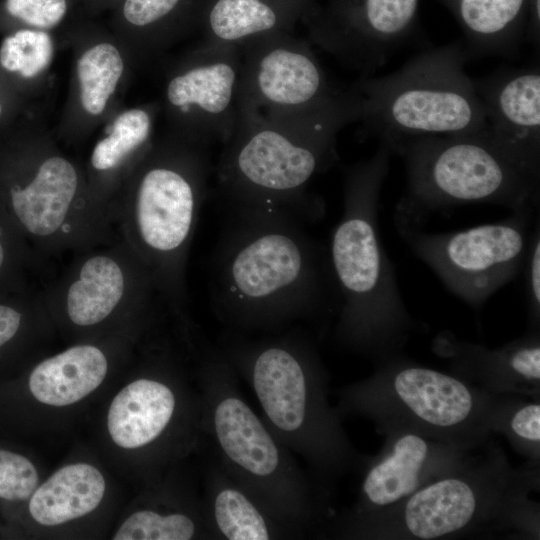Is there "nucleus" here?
I'll return each instance as SVG.
<instances>
[{
    "label": "nucleus",
    "instance_id": "obj_1",
    "mask_svg": "<svg viewBox=\"0 0 540 540\" xmlns=\"http://www.w3.org/2000/svg\"><path fill=\"white\" fill-rule=\"evenodd\" d=\"M212 255L211 304L226 329L277 333L334 309L328 247L281 210L228 206Z\"/></svg>",
    "mask_w": 540,
    "mask_h": 540
},
{
    "label": "nucleus",
    "instance_id": "obj_2",
    "mask_svg": "<svg viewBox=\"0 0 540 540\" xmlns=\"http://www.w3.org/2000/svg\"><path fill=\"white\" fill-rule=\"evenodd\" d=\"M237 116L215 168L227 205L281 210L305 224L321 218L324 202L307 186L338 161L340 131L358 122V98L351 86L307 109L240 110Z\"/></svg>",
    "mask_w": 540,
    "mask_h": 540
},
{
    "label": "nucleus",
    "instance_id": "obj_3",
    "mask_svg": "<svg viewBox=\"0 0 540 540\" xmlns=\"http://www.w3.org/2000/svg\"><path fill=\"white\" fill-rule=\"evenodd\" d=\"M259 404L275 437L304 459L318 485L354 459V450L327 398V376L316 346L299 328L251 334L225 329L215 343Z\"/></svg>",
    "mask_w": 540,
    "mask_h": 540
},
{
    "label": "nucleus",
    "instance_id": "obj_4",
    "mask_svg": "<svg viewBox=\"0 0 540 540\" xmlns=\"http://www.w3.org/2000/svg\"><path fill=\"white\" fill-rule=\"evenodd\" d=\"M392 153L380 140L371 157L347 167L343 213L328 247L339 298L336 337L366 354L382 355L400 346L411 322L378 227Z\"/></svg>",
    "mask_w": 540,
    "mask_h": 540
},
{
    "label": "nucleus",
    "instance_id": "obj_5",
    "mask_svg": "<svg viewBox=\"0 0 540 540\" xmlns=\"http://www.w3.org/2000/svg\"><path fill=\"white\" fill-rule=\"evenodd\" d=\"M202 436L224 471L301 538L321 516L320 490L245 400L216 344L194 347Z\"/></svg>",
    "mask_w": 540,
    "mask_h": 540
},
{
    "label": "nucleus",
    "instance_id": "obj_6",
    "mask_svg": "<svg viewBox=\"0 0 540 540\" xmlns=\"http://www.w3.org/2000/svg\"><path fill=\"white\" fill-rule=\"evenodd\" d=\"M464 43L424 50L382 77H360L358 98L365 135L390 147L411 138L486 133L483 103L467 74Z\"/></svg>",
    "mask_w": 540,
    "mask_h": 540
},
{
    "label": "nucleus",
    "instance_id": "obj_7",
    "mask_svg": "<svg viewBox=\"0 0 540 540\" xmlns=\"http://www.w3.org/2000/svg\"><path fill=\"white\" fill-rule=\"evenodd\" d=\"M391 149L403 158L407 174L395 225L421 226L434 212L469 203L512 212L539 204L540 175L516 163L486 133L416 137Z\"/></svg>",
    "mask_w": 540,
    "mask_h": 540
},
{
    "label": "nucleus",
    "instance_id": "obj_8",
    "mask_svg": "<svg viewBox=\"0 0 540 540\" xmlns=\"http://www.w3.org/2000/svg\"><path fill=\"white\" fill-rule=\"evenodd\" d=\"M206 147L183 140L154 149L139 170L126 206L132 252L156 290L179 305L190 244L206 198Z\"/></svg>",
    "mask_w": 540,
    "mask_h": 540
},
{
    "label": "nucleus",
    "instance_id": "obj_9",
    "mask_svg": "<svg viewBox=\"0 0 540 540\" xmlns=\"http://www.w3.org/2000/svg\"><path fill=\"white\" fill-rule=\"evenodd\" d=\"M533 212L514 211L504 220L455 232L429 233L404 224L396 228L452 293L479 307L523 270Z\"/></svg>",
    "mask_w": 540,
    "mask_h": 540
},
{
    "label": "nucleus",
    "instance_id": "obj_10",
    "mask_svg": "<svg viewBox=\"0 0 540 540\" xmlns=\"http://www.w3.org/2000/svg\"><path fill=\"white\" fill-rule=\"evenodd\" d=\"M238 48V111H299L346 90L329 80L311 43L285 31L250 38Z\"/></svg>",
    "mask_w": 540,
    "mask_h": 540
},
{
    "label": "nucleus",
    "instance_id": "obj_11",
    "mask_svg": "<svg viewBox=\"0 0 540 540\" xmlns=\"http://www.w3.org/2000/svg\"><path fill=\"white\" fill-rule=\"evenodd\" d=\"M156 373L135 379L113 398L107 428L112 441L128 450H150L172 459L202 436L200 394Z\"/></svg>",
    "mask_w": 540,
    "mask_h": 540
},
{
    "label": "nucleus",
    "instance_id": "obj_12",
    "mask_svg": "<svg viewBox=\"0 0 540 540\" xmlns=\"http://www.w3.org/2000/svg\"><path fill=\"white\" fill-rule=\"evenodd\" d=\"M375 376L386 382L388 404L408 424L403 428L463 448L492 419L488 400L449 374L397 362Z\"/></svg>",
    "mask_w": 540,
    "mask_h": 540
},
{
    "label": "nucleus",
    "instance_id": "obj_13",
    "mask_svg": "<svg viewBox=\"0 0 540 540\" xmlns=\"http://www.w3.org/2000/svg\"><path fill=\"white\" fill-rule=\"evenodd\" d=\"M238 46L204 43L169 78L165 98L184 139L207 147L233 132L238 115Z\"/></svg>",
    "mask_w": 540,
    "mask_h": 540
},
{
    "label": "nucleus",
    "instance_id": "obj_14",
    "mask_svg": "<svg viewBox=\"0 0 540 540\" xmlns=\"http://www.w3.org/2000/svg\"><path fill=\"white\" fill-rule=\"evenodd\" d=\"M405 429L396 434L385 454L365 470L359 501L342 526V535L382 508L401 503L454 466L451 463L459 447Z\"/></svg>",
    "mask_w": 540,
    "mask_h": 540
},
{
    "label": "nucleus",
    "instance_id": "obj_15",
    "mask_svg": "<svg viewBox=\"0 0 540 540\" xmlns=\"http://www.w3.org/2000/svg\"><path fill=\"white\" fill-rule=\"evenodd\" d=\"M473 83L485 109L487 137L516 163L540 175L539 66L499 70Z\"/></svg>",
    "mask_w": 540,
    "mask_h": 540
},
{
    "label": "nucleus",
    "instance_id": "obj_16",
    "mask_svg": "<svg viewBox=\"0 0 540 540\" xmlns=\"http://www.w3.org/2000/svg\"><path fill=\"white\" fill-rule=\"evenodd\" d=\"M0 208L21 240L43 242L69 235L83 217L75 166L59 155L43 159L31 177L8 187Z\"/></svg>",
    "mask_w": 540,
    "mask_h": 540
},
{
    "label": "nucleus",
    "instance_id": "obj_17",
    "mask_svg": "<svg viewBox=\"0 0 540 540\" xmlns=\"http://www.w3.org/2000/svg\"><path fill=\"white\" fill-rule=\"evenodd\" d=\"M477 472H448L402 501L400 522L416 539L431 540L472 528L491 512L499 486Z\"/></svg>",
    "mask_w": 540,
    "mask_h": 540
},
{
    "label": "nucleus",
    "instance_id": "obj_18",
    "mask_svg": "<svg viewBox=\"0 0 540 540\" xmlns=\"http://www.w3.org/2000/svg\"><path fill=\"white\" fill-rule=\"evenodd\" d=\"M153 289V280L139 259L125 265L116 254L97 253L85 258L69 279L64 307L74 325L95 326L125 298L148 300Z\"/></svg>",
    "mask_w": 540,
    "mask_h": 540
},
{
    "label": "nucleus",
    "instance_id": "obj_19",
    "mask_svg": "<svg viewBox=\"0 0 540 540\" xmlns=\"http://www.w3.org/2000/svg\"><path fill=\"white\" fill-rule=\"evenodd\" d=\"M210 456L202 498L217 540L300 538L293 529L273 517Z\"/></svg>",
    "mask_w": 540,
    "mask_h": 540
},
{
    "label": "nucleus",
    "instance_id": "obj_20",
    "mask_svg": "<svg viewBox=\"0 0 540 540\" xmlns=\"http://www.w3.org/2000/svg\"><path fill=\"white\" fill-rule=\"evenodd\" d=\"M108 371V360L97 346L70 347L38 363L28 378V388L38 402L64 407L95 391Z\"/></svg>",
    "mask_w": 540,
    "mask_h": 540
},
{
    "label": "nucleus",
    "instance_id": "obj_21",
    "mask_svg": "<svg viewBox=\"0 0 540 540\" xmlns=\"http://www.w3.org/2000/svg\"><path fill=\"white\" fill-rule=\"evenodd\" d=\"M105 491V478L96 467L69 464L38 485L29 498L28 511L39 525H62L94 511Z\"/></svg>",
    "mask_w": 540,
    "mask_h": 540
},
{
    "label": "nucleus",
    "instance_id": "obj_22",
    "mask_svg": "<svg viewBox=\"0 0 540 540\" xmlns=\"http://www.w3.org/2000/svg\"><path fill=\"white\" fill-rule=\"evenodd\" d=\"M284 18L265 0H215L207 16L208 44L239 46L260 35L284 31Z\"/></svg>",
    "mask_w": 540,
    "mask_h": 540
},
{
    "label": "nucleus",
    "instance_id": "obj_23",
    "mask_svg": "<svg viewBox=\"0 0 540 540\" xmlns=\"http://www.w3.org/2000/svg\"><path fill=\"white\" fill-rule=\"evenodd\" d=\"M115 540H190L217 536L206 514H161L150 507L130 514L120 525Z\"/></svg>",
    "mask_w": 540,
    "mask_h": 540
},
{
    "label": "nucleus",
    "instance_id": "obj_24",
    "mask_svg": "<svg viewBox=\"0 0 540 540\" xmlns=\"http://www.w3.org/2000/svg\"><path fill=\"white\" fill-rule=\"evenodd\" d=\"M124 71L119 50L110 43H99L86 50L77 62V77L83 109L100 115L114 93Z\"/></svg>",
    "mask_w": 540,
    "mask_h": 540
},
{
    "label": "nucleus",
    "instance_id": "obj_25",
    "mask_svg": "<svg viewBox=\"0 0 540 540\" xmlns=\"http://www.w3.org/2000/svg\"><path fill=\"white\" fill-rule=\"evenodd\" d=\"M152 115L149 110L133 108L121 113L110 133L94 147L90 162L98 172L111 171L142 150L149 142Z\"/></svg>",
    "mask_w": 540,
    "mask_h": 540
},
{
    "label": "nucleus",
    "instance_id": "obj_26",
    "mask_svg": "<svg viewBox=\"0 0 540 540\" xmlns=\"http://www.w3.org/2000/svg\"><path fill=\"white\" fill-rule=\"evenodd\" d=\"M52 56V39L41 30H19L7 36L0 47L1 66L25 78L35 77L44 71Z\"/></svg>",
    "mask_w": 540,
    "mask_h": 540
},
{
    "label": "nucleus",
    "instance_id": "obj_27",
    "mask_svg": "<svg viewBox=\"0 0 540 540\" xmlns=\"http://www.w3.org/2000/svg\"><path fill=\"white\" fill-rule=\"evenodd\" d=\"M39 484L35 465L24 455L0 448V500L19 503L29 500Z\"/></svg>",
    "mask_w": 540,
    "mask_h": 540
},
{
    "label": "nucleus",
    "instance_id": "obj_28",
    "mask_svg": "<svg viewBox=\"0 0 540 540\" xmlns=\"http://www.w3.org/2000/svg\"><path fill=\"white\" fill-rule=\"evenodd\" d=\"M8 13L41 29L57 25L67 11L66 0H6Z\"/></svg>",
    "mask_w": 540,
    "mask_h": 540
},
{
    "label": "nucleus",
    "instance_id": "obj_29",
    "mask_svg": "<svg viewBox=\"0 0 540 540\" xmlns=\"http://www.w3.org/2000/svg\"><path fill=\"white\" fill-rule=\"evenodd\" d=\"M21 241L0 208V295L12 290V276L22 257Z\"/></svg>",
    "mask_w": 540,
    "mask_h": 540
},
{
    "label": "nucleus",
    "instance_id": "obj_30",
    "mask_svg": "<svg viewBox=\"0 0 540 540\" xmlns=\"http://www.w3.org/2000/svg\"><path fill=\"white\" fill-rule=\"evenodd\" d=\"M525 288L528 302V310L531 319L539 318L540 312V228L532 230L528 251L524 263Z\"/></svg>",
    "mask_w": 540,
    "mask_h": 540
},
{
    "label": "nucleus",
    "instance_id": "obj_31",
    "mask_svg": "<svg viewBox=\"0 0 540 540\" xmlns=\"http://www.w3.org/2000/svg\"><path fill=\"white\" fill-rule=\"evenodd\" d=\"M180 0H125L123 14L137 27L152 26L168 16Z\"/></svg>",
    "mask_w": 540,
    "mask_h": 540
},
{
    "label": "nucleus",
    "instance_id": "obj_32",
    "mask_svg": "<svg viewBox=\"0 0 540 540\" xmlns=\"http://www.w3.org/2000/svg\"><path fill=\"white\" fill-rule=\"evenodd\" d=\"M511 433L519 440L538 446L540 442V406L529 403L514 411L509 420Z\"/></svg>",
    "mask_w": 540,
    "mask_h": 540
},
{
    "label": "nucleus",
    "instance_id": "obj_33",
    "mask_svg": "<svg viewBox=\"0 0 540 540\" xmlns=\"http://www.w3.org/2000/svg\"><path fill=\"white\" fill-rule=\"evenodd\" d=\"M24 320V312L16 302L0 298V352L17 338Z\"/></svg>",
    "mask_w": 540,
    "mask_h": 540
},
{
    "label": "nucleus",
    "instance_id": "obj_34",
    "mask_svg": "<svg viewBox=\"0 0 540 540\" xmlns=\"http://www.w3.org/2000/svg\"><path fill=\"white\" fill-rule=\"evenodd\" d=\"M1 112H2V108H1V104H0V115H1Z\"/></svg>",
    "mask_w": 540,
    "mask_h": 540
}]
</instances>
